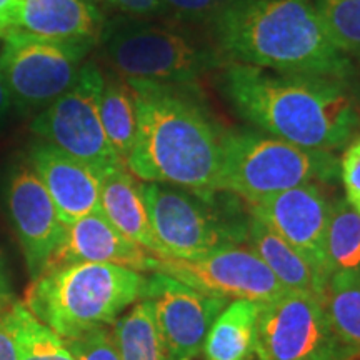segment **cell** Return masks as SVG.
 <instances>
[{
	"label": "cell",
	"mask_w": 360,
	"mask_h": 360,
	"mask_svg": "<svg viewBox=\"0 0 360 360\" xmlns=\"http://www.w3.org/2000/svg\"><path fill=\"white\" fill-rule=\"evenodd\" d=\"M340 179L335 152L314 150L254 127L225 129L219 191L247 205L304 184H335Z\"/></svg>",
	"instance_id": "6"
},
{
	"label": "cell",
	"mask_w": 360,
	"mask_h": 360,
	"mask_svg": "<svg viewBox=\"0 0 360 360\" xmlns=\"http://www.w3.org/2000/svg\"><path fill=\"white\" fill-rule=\"evenodd\" d=\"M96 49L114 74L155 84H195L231 64L212 39L187 25L117 13L103 22Z\"/></svg>",
	"instance_id": "4"
},
{
	"label": "cell",
	"mask_w": 360,
	"mask_h": 360,
	"mask_svg": "<svg viewBox=\"0 0 360 360\" xmlns=\"http://www.w3.org/2000/svg\"><path fill=\"white\" fill-rule=\"evenodd\" d=\"M90 2H94V4H97V2H101V0H90Z\"/></svg>",
	"instance_id": "36"
},
{
	"label": "cell",
	"mask_w": 360,
	"mask_h": 360,
	"mask_svg": "<svg viewBox=\"0 0 360 360\" xmlns=\"http://www.w3.org/2000/svg\"><path fill=\"white\" fill-rule=\"evenodd\" d=\"M321 299L337 339L360 359V274L330 276Z\"/></svg>",
	"instance_id": "24"
},
{
	"label": "cell",
	"mask_w": 360,
	"mask_h": 360,
	"mask_svg": "<svg viewBox=\"0 0 360 360\" xmlns=\"http://www.w3.org/2000/svg\"><path fill=\"white\" fill-rule=\"evenodd\" d=\"M164 2L172 22L187 27H209L232 0H164Z\"/></svg>",
	"instance_id": "27"
},
{
	"label": "cell",
	"mask_w": 360,
	"mask_h": 360,
	"mask_svg": "<svg viewBox=\"0 0 360 360\" xmlns=\"http://www.w3.org/2000/svg\"><path fill=\"white\" fill-rule=\"evenodd\" d=\"M0 322L15 342L19 360H75L67 342L30 312L24 300L0 307Z\"/></svg>",
	"instance_id": "21"
},
{
	"label": "cell",
	"mask_w": 360,
	"mask_h": 360,
	"mask_svg": "<svg viewBox=\"0 0 360 360\" xmlns=\"http://www.w3.org/2000/svg\"><path fill=\"white\" fill-rule=\"evenodd\" d=\"M231 62L349 82L354 62L332 44L314 0H232L209 25Z\"/></svg>",
	"instance_id": "3"
},
{
	"label": "cell",
	"mask_w": 360,
	"mask_h": 360,
	"mask_svg": "<svg viewBox=\"0 0 360 360\" xmlns=\"http://www.w3.org/2000/svg\"><path fill=\"white\" fill-rule=\"evenodd\" d=\"M262 304L231 300L215 319L204 349L205 360H254L257 349V323Z\"/></svg>",
	"instance_id": "20"
},
{
	"label": "cell",
	"mask_w": 360,
	"mask_h": 360,
	"mask_svg": "<svg viewBox=\"0 0 360 360\" xmlns=\"http://www.w3.org/2000/svg\"><path fill=\"white\" fill-rule=\"evenodd\" d=\"M259 360H354L332 330L322 299L289 290L262 304L257 323Z\"/></svg>",
	"instance_id": "10"
},
{
	"label": "cell",
	"mask_w": 360,
	"mask_h": 360,
	"mask_svg": "<svg viewBox=\"0 0 360 360\" xmlns=\"http://www.w3.org/2000/svg\"><path fill=\"white\" fill-rule=\"evenodd\" d=\"M349 87L352 90L355 101H357L359 107H360V62L357 64H354V70H352V75H350L349 79Z\"/></svg>",
	"instance_id": "35"
},
{
	"label": "cell",
	"mask_w": 360,
	"mask_h": 360,
	"mask_svg": "<svg viewBox=\"0 0 360 360\" xmlns=\"http://www.w3.org/2000/svg\"><path fill=\"white\" fill-rule=\"evenodd\" d=\"M137 102V135L125 167L142 182L199 195L219 192L225 129L195 84L127 80Z\"/></svg>",
	"instance_id": "2"
},
{
	"label": "cell",
	"mask_w": 360,
	"mask_h": 360,
	"mask_svg": "<svg viewBox=\"0 0 360 360\" xmlns=\"http://www.w3.org/2000/svg\"><path fill=\"white\" fill-rule=\"evenodd\" d=\"M101 212L117 231L146 249L148 254L165 257L152 229L141 184L125 165L102 175Z\"/></svg>",
	"instance_id": "18"
},
{
	"label": "cell",
	"mask_w": 360,
	"mask_h": 360,
	"mask_svg": "<svg viewBox=\"0 0 360 360\" xmlns=\"http://www.w3.org/2000/svg\"><path fill=\"white\" fill-rule=\"evenodd\" d=\"M147 277L112 264L80 262L32 278L24 304L64 340L110 327L142 299Z\"/></svg>",
	"instance_id": "5"
},
{
	"label": "cell",
	"mask_w": 360,
	"mask_h": 360,
	"mask_svg": "<svg viewBox=\"0 0 360 360\" xmlns=\"http://www.w3.org/2000/svg\"><path fill=\"white\" fill-rule=\"evenodd\" d=\"M29 164L42 180L64 225L101 210L102 175L49 142H35Z\"/></svg>",
	"instance_id": "16"
},
{
	"label": "cell",
	"mask_w": 360,
	"mask_h": 360,
	"mask_svg": "<svg viewBox=\"0 0 360 360\" xmlns=\"http://www.w3.org/2000/svg\"><path fill=\"white\" fill-rule=\"evenodd\" d=\"M12 299H15V297H13L11 277H8L7 265L4 262L2 255H0V307L6 305L7 302H11Z\"/></svg>",
	"instance_id": "33"
},
{
	"label": "cell",
	"mask_w": 360,
	"mask_h": 360,
	"mask_svg": "<svg viewBox=\"0 0 360 360\" xmlns=\"http://www.w3.org/2000/svg\"><path fill=\"white\" fill-rule=\"evenodd\" d=\"M20 0H0V39L17 30Z\"/></svg>",
	"instance_id": "31"
},
{
	"label": "cell",
	"mask_w": 360,
	"mask_h": 360,
	"mask_svg": "<svg viewBox=\"0 0 360 360\" xmlns=\"http://www.w3.org/2000/svg\"><path fill=\"white\" fill-rule=\"evenodd\" d=\"M340 180L344 186V199L360 214V135L347 143L339 159Z\"/></svg>",
	"instance_id": "29"
},
{
	"label": "cell",
	"mask_w": 360,
	"mask_h": 360,
	"mask_svg": "<svg viewBox=\"0 0 360 360\" xmlns=\"http://www.w3.org/2000/svg\"><path fill=\"white\" fill-rule=\"evenodd\" d=\"M101 2L115 11L117 15L147 20H170L164 0H101Z\"/></svg>",
	"instance_id": "30"
},
{
	"label": "cell",
	"mask_w": 360,
	"mask_h": 360,
	"mask_svg": "<svg viewBox=\"0 0 360 360\" xmlns=\"http://www.w3.org/2000/svg\"><path fill=\"white\" fill-rule=\"evenodd\" d=\"M152 272L165 274L205 295L270 302L289 292L250 249L227 247L195 259L154 257Z\"/></svg>",
	"instance_id": "11"
},
{
	"label": "cell",
	"mask_w": 360,
	"mask_h": 360,
	"mask_svg": "<svg viewBox=\"0 0 360 360\" xmlns=\"http://www.w3.org/2000/svg\"><path fill=\"white\" fill-rule=\"evenodd\" d=\"M6 204L30 278L39 277L60 244L65 225L58 219L47 188L30 164L17 165L8 175Z\"/></svg>",
	"instance_id": "14"
},
{
	"label": "cell",
	"mask_w": 360,
	"mask_h": 360,
	"mask_svg": "<svg viewBox=\"0 0 360 360\" xmlns=\"http://www.w3.org/2000/svg\"><path fill=\"white\" fill-rule=\"evenodd\" d=\"M155 255L119 232L101 210L65 225L60 244L52 252L45 270L70 264H112L135 272H150Z\"/></svg>",
	"instance_id": "15"
},
{
	"label": "cell",
	"mask_w": 360,
	"mask_h": 360,
	"mask_svg": "<svg viewBox=\"0 0 360 360\" xmlns=\"http://www.w3.org/2000/svg\"><path fill=\"white\" fill-rule=\"evenodd\" d=\"M326 274H360V214L344 197L332 200L326 236Z\"/></svg>",
	"instance_id": "25"
},
{
	"label": "cell",
	"mask_w": 360,
	"mask_h": 360,
	"mask_svg": "<svg viewBox=\"0 0 360 360\" xmlns=\"http://www.w3.org/2000/svg\"><path fill=\"white\" fill-rule=\"evenodd\" d=\"M314 6L332 44L360 62V0H314Z\"/></svg>",
	"instance_id": "26"
},
{
	"label": "cell",
	"mask_w": 360,
	"mask_h": 360,
	"mask_svg": "<svg viewBox=\"0 0 360 360\" xmlns=\"http://www.w3.org/2000/svg\"><path fill=\"white\" fill-rule=\"evenodd\" d=\"M98 114L107 141L125 164L137 135V102L130 84L112 70L103 72Z\"/></svg>",
	"instance_id": "22"
},
{
	"label": "cell",
	"mask_w": 360,
	"mask_h": 360,
	"mask_svg": "<svg viewBox=\"0 0 360 360\" xmlns=\"http://www.w3.org/2000/svg\"><path fill=\"white\" fill-rule=\"evenodd\" d=\"M110 332L120 360H170L147 299L130 305L112 323Z\"/></svg>",
	"instance_id": "23"
},
{
	"label": "cell",
	"mask_w": 360,
	"mask_h": 360,
	"mask_svg": "<svg viewBox=\"0 0 360 360\" xmlns=\"http://www.w3.org/2000/svg\"><path fill=\"white\" fill-rule=\"evenodd\" d=\"M0 70L12 107L37 115L77 82L92 44L60 42L13 30L0 39Z\"/></svg>",
	"instance_id": "8"
},
{
	"label": "cell",
	"mask_w": 360,
	"mask_h": 360,
	"mask_svg": "<svg viewBox=\"0 0 360 360\" xmlns=\"http://www.w3.org/2000/svg\"><path fill=\"white\" fill-rule=\"evenodd\" d=\"M245 244L287 290L312 292L322 297L327 281L295 247L250 215Z\"/></svg>",
	"instance_id": "19"
},
{
	"label": "cell",
	"mask_w": 360,
	"mask_h": 360,
	"mask_svg": "<svg viewBox=\"0 0 360 360\" xmlns=\"http://www.w3.org/2000/svg\"><path fill=\"white\" fill-rule=\"evenodd\" d=\"M11 109H12L11 97H8L6 82H4V77H2V70H0V125H2L4 120H6V117Z\"/></svg>",
	"instance_id": "34"
},
{
	"label": "cell",
	"mask_w": 360,
	"mask_h": 360,
	"mask_svg": "<svg viewBox=\"0 0 360 360\" xmlns=\"http://www.w3.org/2000/svg\"><path fill=\"white\" fill-rule=\"evenodd\" d=\"M247 210L295 247L327 281L323 250L332 200L322 184H304L274 193L257 204L247 205Z\"/></svg>",
	"instance_id": "13"
},
{
	"label": "cell",
	"mask_w": 360,
	"mask_h": 360,
	"mask_svg": "<svg viewBox=\"0 0 360 360\" xmlns=\"http://www.w3.org/2000/svg\"><path fill=\"white\" fill-rule=\"evenodd\" d=\"M141 188L165 257L195 259L247 240L250 214L232 193L199 195L157 182H142Z\"/></svg>",
	"instance_id": "7"
},
{
	"label": "cell",
	"mask_w": 360,
	"mask_h": 360,
	"mask_svg": "<svg viewBox=\"0 0 360 360\" xmlns=\"http://www.w3.org/2000/svg\"><path fill=\"white\" fill-rule=\"evenodd\" d=\"M103 22V13L90 0H20L17 30L97 47Z\"/></svg>",
	"instance_id": "17"
},
{
	"label": "cell",
	"mask_w": 360,
	"mask_h": 360,
	"mask_svg": "<svg viewBox=\"0 0 360 360\" xmlns=\"http://www.w3.org/2000/svg\"><path fill=\"white\" fill-rule=\"evenodd\" d=\"M142 299L152 304L170 360H195L214 321L231 302L202 294L159 272L147 277Z\"/></svg>",
	"instance_id": "12"
},
{
	"label": "cell",
	"mask_w": 360,
	"mask_h": 360,
	"mask_svg": "<svg viewBox=\"0 0 360 360\" xmlns=\"http://www.w3.org/2000/svg\"><path fill=\"white\" fill-rule=\"evenodd\" d=\"M215 85L250 127L294 146L335 152L360 135V107L342 79L231 62Z\"/></svg>",
	"instance_id": "1"
},
{
	"label": "cell",
	"mask_w": 360,
	"mask_h": 360,
	"mask_svg": "<svg viewBox=\"0 0 360 360\" xmlns=\"http://www.w3.org/2000/svg\"><path fill=\"white\" fill-rule=\"evenodd\" d=\"M102 82V67L87 60L77 82L32 120V130L44 142L90 165L101 175L125 165L117 157L102 127L98 114Z\"/></svg>",
	"instance_id": "9"
},
{
	"label": "cell",
	"mask_w": 360,
	"mask_h": 360,
	"mask_svg": "<svg viewBox=\"0 0 360 360\" xmlns=\"http://www.w3.org/2000/svg\"><path fill=\"white\" fill-rule=\"evenodd\" d=\"M0 360H19L15 342L2 322H0Z\"/></svg>",
	"instance_id": "32"
},
{
	"label": "cell",
	"mask_w": 360,
	"mask_h": 360,
	"mask_svg": "<svg viewBox=\"0 0 360 360\" xmlns=\"http://www.w3.org/2000/svg\"><path fill=\"white\" fill-rule=\"evenodd\" d=\"M75 360H120L110 327L90 330L77 339L65 340Z\"/></svg>",
	"instance_id": "28"
}]
</instances>
